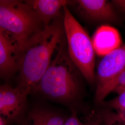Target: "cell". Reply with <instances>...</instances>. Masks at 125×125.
I'll list each match as a JSON object with an SVG mask.
<instances>
[{
    "label": "cell",
    "instance_id": "e0dca14e",
    "mask_svg": "<svg viewBox=\"0 0 125 125\" xmlns=\"http://www.w3.org/2000/svg\"><path fill=\"white\" fill-rule=\"evenodd\" d=\"M106 125H125V122L119 121L111 115H108L105 118Z\"/></svg>",
    "mask_w": 125,
    "mask_h": 125
},
{
    "label": "cell",
    "instance_id": "9a60e30c",
    "mask_svg": "<svg viewBox=\"0 0 125 125\" xmlns=\"http://www.w3.org/2000/svg\"><path fill=\"white\" fill-rule=\"evenodd\" d=\"M111 1L118 13L125 17V0H114Z\"/></svg>",
    "mask_w": 125,
    "mask_h": 125
},
{
    "label": "cell",
    "instance_id": "d6986e66",
    "mask_svg": "<svg viewBox=\"0 0 125 125\" xmlns=\"http://www.w3.org/2000/svg\"><path fill=\"white\" fill-rule=\"evenodd\" d=\"M123 47H124V48H125V45H123Z\"/></svg>",
    "mask_w": 125,
    "mask_h": 125
},
{
    "label": "cell",
    "instance_id": "6da1fadb",
    "mask_svg": "<svg viewBox=\"0 0 125 125\" xmlns=\"http://www.w3.org/2000/svg\"><path fill=\"white\" fill-rule=\"evenodd\" d=\"M64 35L63 21L59 18L31 37L20 53L18 86L35 92Z\"/></svg>",
    "mask_w": 125,
    "mask_h": 125
},
{
    "label": "cell",
    "instance_id": "8992f818",
    "mask_svg": "<svg viewBox=\"0 0 125 125\" xmlns=\"http://www.w3.org/2000/svg\"><path fill=\"white\" fill-rule=\"evenodd\" d=\"M30 90L5 84L0 87V115L9 121H21L24 116Z\"/></svg>",
    "mask_w": 125,
    "mask_h": 125
},
{
    "label": "cell",
    "instance_id": "30bf717a",
    "mask_svg": "<svg viewBox=\"0 0 125 125\" xmlns=\"http://www.w3.org/2000/svg\"><path fill=\"white\" fill-rule=\"evenodd\" d=\"M45 27L59 18L61 9L71 4L72 0H25Z\"/></svg>",
    "mask_w": 125,
    "mask_h": 125
},
{
    "label": "cell",
    "instance_id": "4fadbf2b",
    "mask_svg": "<svg viewBox=\"0 0 125 125\" xmlns=\"http://www.w3.org/2000/svg\"><path fill=\"white\" fill-rule=\"evenodd\" d=\"M125 90V71L123 72L117 81L113 92L120 94Z\"/></svg>",
    "mask_w": 125,
    "mask_h": 125
},
{
    "label": "cell",
    "instance_id": "7a4b0ae2",
    "mask_svg": "<svg viewBox=\"0 0 125 125\" xmlns=\"http://www.w3.org/2000/svg\"><path fill=\"white\" fill-rule=\"evenodd\" d=\"M65 46L62 43L58 48L34 93L69 107L72 112H76L83 97L85 78L72 61Z\"/></svg>",
    "mask_w": 125,
    "mask_h": 125
},
{
    "label": "cell",
    "instance_id": "8fae6325",
    "mask_svg": "<svg viewBox=\"0 0 125 125\" xmlns=\"http://www.w3.org/2000/svg\"><path fill=\"white\" fill-rule=\"evenodd\" d=\"M67 118L57 110L36 106L27 112L21 122V125H64Z\"/></svg>",
    "mask_w": 125,
    "mask_h": 125
},
{
    "label": "cell",
    "instance_id": "277c9868",
    "mask_svg": "<svg viewBox=\"0 0 125 125\" xmlns=\"http://www.w3.org/2000/svg\"><path fill=\"white\" fill-rule=\"evenodd\" d=\"M63 26L68 52L89 84L95 83V54L92 39L73 16L68 6L63 8Z\"/></svg>",
    "mask_w": 125,
    "mask_h": 125
},
{
    "label": "cell",
    "instance_id": "ac0fdd59",
    "mask_svg": "<svg viewBox=\"0 0 125 125\" xmlns=\"http://www.w3.org/2000/svg\"><path fill=\"white\" fill-rule=\"evenodd\" d=\"M9 123L5 118L0 116V125H9Z\"/></svg>",
    "mask_w": 125,
    "mask_h": 125
},
{
    "label": "cell",
    "instance_id": "7c38bea8",
    "mask_svg": "<svg viewBox=\"0 0 125 125\" xmlns=\"http://www.w3.org/2000/svg\"><path fill=\"white\" fill-rule=\"evenodd\" d=\"M108 107L115 109L117 111L125 109V90L115 98L106 103H102Z\"/></svg>",
    "mask_w": 125,
    "mask_h": 125
},
{
    "label": "cell",
    "instance_id": "5bb4252c",
    "mask_svg": "<svg viewBox=\"0 0 125 125\" xmlns=\"http://www.w3.org/2000/svg\"><path fill=\"white\" fill-rule=\"evenodd\" d=\"M83 122L80 120L76 111L72 112V114L66 120L64 125H83Z\"/></svg>",
    "mask_w": 125,
    "mask_h": 125
},
{
    "label": "cell",
    "instance_id": "ba28073f",
    "mask_svg": "<svg viewBox=\"0 0 125 125\" xmlns=\"http://www.w3.org/2000/svg\"><path fill=\"white\" fill-rule=\"evenodd\" d=\"M20 50L9 33L0 29V76L9 78L18 71Z\"/></svg>",
    "mask_w": 125,
    "mask_h": 125
},
{
    "label": "cell",
    "instance_id": "9c48e42d",
    "mask_svg": "<svg viewBox=\"0 0 125 125\" xmlns=\"http://www.w3.org/2000/svg\"><path fill=\"white\" fill-rule=\"evenodd\" d=\"M92 41L95 53L100 56L104 57L121 47V39L119 31L109 25L98 27Z\"/></svg>",
    "mask_w": 125,
    "mask_h": 125
},
{
    "label": "cell",
    "instance_id": "52a82bcc",
    "mask_svg": "<svg viewBox=\"0 0 125 125\" xmlns=\"http://www.w3.org/2000/svg\"><path fill=\"white\" fill-rule=\"evenodd\" d=\"M77 11L85 20L92 22L107 23L121 26L123 19L111 1L107 0H72Z\"/></svg>",
    "mask_w": 125,
    "mask_h": 125
},
{
    "label": "cell",
    "instance_id": "3957f363",
    "mask_svg": "<svg viewBox=\"0 0 125 125\" xmlns=\"http://www.w3.org/2000/svg\"><path fill=\"white\" fill-rule=\"evenodd\" d=\"M45 26L24 1L0 0V29L12 36L20 52Z\"/></svg>",
    "mask_w": 125,
    "mask_h": 125
},
{
    "label": "cell",
    "instance_id": "5b68a950",
    "mask_svg": "<svg viewBox=\"0 0 125 125\" xmlns=\"http://www.w3.org/2000/svg\"><path fill=\"white\" fill-rule=\"evenodd\" d=\"M125 71V49L123 46L104 56L95 73V103L102 104L113 92L116 82Z\"/></svg>",
    "mask_w": 125,
    "mask_h": 125
},
{
    "label": "cell",
    "instance_id": "2e32d148",
    "mask_svg": "<svg viewBox=\"0 0 125 125\" xmlns=\"http://www.w3.org/2000/svg\"><path fill=\"white\" fill-rule=\"evenodd\" d=\"M83 125H106L103 121L102 117L91 118L88 119L85 122H83Z\"/></svg>",
    "mask_w": 125,
    "mask_h": 125
}]
</instances>
